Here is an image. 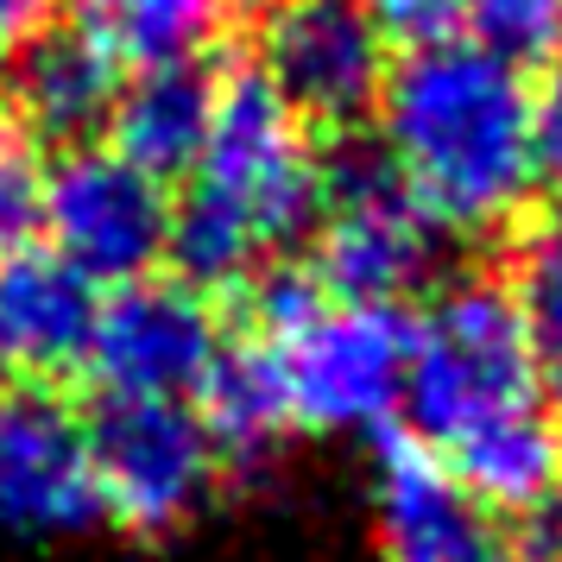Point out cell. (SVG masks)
Segmentation results:
<instances>
[{
  "instance_id": "6da1fadb",
  "label": "cell",
  "mask_w": 562,
  "mask_h": 562,
  "mask_svg": "<svg viewBox=\"0 0 562 562\" xmlns=\"http://www.w3.org/2000/svg\"><path fill=\"white\" fill-rule=\"evenodd\" d=\"M405 442L449 468L486 512H531L562 481V417L537 385V360L506 279H449L411 316Z\"/></svg>"
},
{
  "instance_id": "7a4b0ae2",
  "label": "cell",
  "mask_w": 562,
  "mask_h": 562,
  "mask_svg": "<svg viewBox=\"0 0 562 562\" xmlns=\"http://www.w3.org/2000/svg\"><path fill=\"white\" fill-rule=\"evenodd\" d=\"M367 133L442 240H493L531 222L543 183L525 70L474 45L405 52L392 57Z\"/></svg>"
},
{
  "instance_id": "3957f363",
  "label": "cell",
  "mask_w": 562,
  "mask_h": 562,
  "mask_svg": "<svg viewBox=\"0 0 562 562\" xmlns=\"http://www.w3.org/2000/svg\"><path fill=\"white\" fill-rule=\"evenodd\" d=\"M316 222V146L297 114L254 77H222V102L190 178L171 190V272L215 291L247 284L279 266Z\"/></svg>"
},
{
  "instance_id": "277c9868",
  "label": "cell",
  "mask_w": 562,
  "mask_h": 562,
  "mask_svg": "<svg viewBox=\"0 0 562 562\" xmlns=\"http://www.w3.org/2000/svg\"><path fill=\"white\" fill-rule=\"evenodd\" d=\"M310 279L335 304L405 310L417 284L442 266V234L417 215L373 133H348L316 153V222H310Z\"/></svg>"
},
{
  "instance_id": "5b68a950",
  "label": "cell",
  "mask_w": 562,
  "mask_h": 562,
  "mask_svg": "<svg viewBox=\"0 0 562 562\" xmlns=\"http://www.w3.org/2000/svg\"><path fill=\"white\" fill-rule=\"evenodd\" d=\"M279 367L291 430L367 436L385 430L405 405L411 367V310L392 304H316L279 335H254Z\"/></svg>"
},
{
  "instance_id": "8992f818",
  "label": "cell",
  "mask_w": 562,
  "mask_h": 562,
  "mask_svg": "<svg viewBox=\"0 0 562 562\" xmlns=\"http://www.w3.org/2000/svg\"><path fill=\"white\" fill-rule=\"evenodd\" d=\"M254 77L297 114L304 133L348 139L373 127L392 45L367 0H259Z\"/></svg>"
},
{
  "instance_id": "52a82bcc",
  "label": "cell",
  "mask_w": 562,
  "mask_h": 562,
  "mask_svg": "<svg viewBox=\"0 0 562 562\" xmlns=\"http://www.w3.org/2000/svg\"><path fill=\"white\" fill-rule=\"evenodd\" d=\"M82 436L102 518L133 537H165L190 525L228 474L196 405L183 398H102L82 417Z\"/></svg>"
},
{
  "instance_id": "ba28073f",
  "label": "cell",
  "mask_w": 562,
  "mask_h": 562,
  "mask_svg": "<svg viewBox=\"0 0 562 562\" xmlns=\"http://www.w3.org/2000/svg\"><path fill=\"white\" fill-rule=\"evenodd\" d=\"M38 228L64 266H77L95 291L153 279L171 247V183L133 171L108 146H82L45 165Z\"/></svg>"
},
{
  "instance_id": "9c48e42d",
  "label": "cell",
  "mask_w": 562,
  "mask_h": 562,
  "mask_svg": "<svg viewBox=\"0 0 562 562\" xmlns=\"http://www.w3.org/2000/svg\"><path fill=\"white\" fill-rule=\"evenodd\" d=\"M228 348L215 297L178 272H153L139 284L108 291L95 310L82 373L102 385V398H196L209 367Z\"/></svg>"
},
{
  "instance_id": "30bf717a",
  "label": "cell",
  "mask_w": 562,
  "mask_h": 562,
  "mask_svg": "<svg viewBox=\"0 0 562 562\" xmlns=\"http://www.w3.org/2000/svg\"><path fill=\"white\" fill-rule=\"evenodd\" d=\"M102 518L77 405L38 385H0V537H77Z\"/></svg>"
},
{
  "instance_id": "8fae6325",
  "label": "cell",
  "mask_w": 562,
  "mask_h": 562,
  "mask_svg": "<svg viewBox=\"0 0 562 562\" xmlns=\"http://www.w3.org/2000/svg\"><path fill=\"white\" fill-rule=\"evenodd\" d=\"M114 89H121V70L108 64V52L82 20H70V26L45 20L0 64V114L32 146H64V153L95 146L108 127V108H114Z\"/></svg>"
},
{
  "instance_id": "7c38bea8",
  "label": "cell",
  "mask_w": 562,
  "mask_h": 562,
  "mask_svg": "<svg viewBox=\"0 0 562 562\" xmlns=\"http://www.w3.org/2000/svg\"><path fill=\"white\" fill-rule=\"evenodd\" d=\"M95 310L102 291L77 266H64L45 240L0 254V385L57 392V380L82 373Z\"/></svg>"
},
{
  "instance_id": "4fadbf2b",
  "label": "cell",
  "mask_w": 562,
  "mask_h": 562,
  "mask_svg": "<svg viewBox=\"0 0 562 562\" xmlns=\"http://www.w3.org/2000/svg\"><path fill=\"white\" fill-rule=\"evenodd\" d=\"M380 562H518L499 512L468 499L449 468L405 436L380 449Z\"/></svg>"
},
{
  "instance_id": "5bb4252c",
  "label": "cell",
  "mask_w": 562,
  "mask_h": 562,
  "mask_svg": "<svg viewBox=\"0 0 562 562\" xmlns=\"http://www.w3.org/2000/svg\"><path fill=\"white\" fill-rule=\"evenodd\" d=\"M215 102H222L215 57L209 64H171V70H133L114 89L102 139H108V153H121L133 171H146V178L178 190L190 178L196 153H203Z\"/></svg>"
},
{
  "instance_id": "9a60e30c",
  "label": "cell",
  "mask_w": 562,
  "mask_h": 562,
  "mask_svg": "<svg viewBox=\"0 0 562 562\" xmlns=\"http://www.w3.org/2000/svg\"><path fill=\"white\" fill-rule=\"evenodd\" d=\"M190 405L203 417L222 468H259V461L279 456V442L291 436V405H284L279 367L266 355V341H254V335L222 348V360L209 367L203 392Z\"/></svg>"
},
{
  "instance_id": "2e32d148",
  "label": "cell",
  "mask_w": 562,
  "mask_h": 562,
  "mask_svg": "<svg viewBox=\"0 0 562 562\" xmlns=\"http://www.w3.org/2000/svg\"><path fill=\"white\" fill-rule=\"evenodd\" d=\"M82 26L95 32V45L121 77L209 64L228 32V0H89Z\"/></svg>"
},
{
  "instance_id": "e0dca14e",
  "label": "cell",
  "mask_w": 562,
  "mask_h": 562,
  "mask_svg": "<svg viewBox=\"0 0 562 562\" xmlns=\"http://www.w3.org/2000/svg\"><path fill=\"white\" fill-rule=\"evenodd\" d=\"M506 291H512V304H518L525 341H531L537 385H543L550 411L562 417V209L525 222Z\"/></svg>"
},
{
  "instance_id": "ac0fdd59",
  "label": "cell",
  "mask_w": 562,
  "mask_h": 562,
  "mask_svg": "<svg viewBox=\"0 0 562 562\" xmlns=\"http://www.w3.org/2000/svg\"><path fill=\"white\" fill-rule=\"evenodd\" d=\"M461 45L499 57L512 70H550L562 57V0H468Z\"/></svg>"
},
{
  "instance_id": "d6986e66",
  "label": "cell",
  "mask_w": 562,
  "mask_h": 562,
  "mask_svg": "<svg viewBox=\"0 0 562 562\" xmlns=\"http://www.w3.org/2000/svg\"><path fill=\"white\" fill-rule=\"evenodd\" d=\"M38 209H45V158L0 114V254L38 240Z\"/></svg>"
},
{
  "instance_id": "ffe728a7",
  "label": "cell",
  "mask_w": 562,
  "mask_h": 562,
  "mask_svg": "<svg viewBox=\"0 0 562 562\" xmlns=\"http://www.w3.org/2000/svg\"><path fill=\"white\" fill-rule=\"evenodd\" d=\"M380 20L385 45L405 52H430V45H461V13L468 0H367Z\"/></svg>"
},
{
  "instance_id": "44dd1931",
  "label": "cell",
  "mask_w": 562,
  "mask_h": 562,
  "mask_svg": "<svg viewBox=\"0 0 562 562\" xmlns=\"http://www.w3.org/2000/svg\"><path fill=\"white\" fill-rule=\"evenodd\" d=\"M531 114H537V183H550L562 196V57L531 82Z\"/></svg>"
},
{
  "instance_id": "7402d4cb",
  "label": "cell",
  "mask_w": 562,
  "mask_h": 562,
  "mask_svg": "<svg viewBox=\"0 0 562 562\" xmlns=\"http://www.w3.org/2000/svg\"><path fill=\"white\" fill-rule=\"evenodd\" d=\"M512 550H518V562H562V481L531 512H518Z\"/></svg>"
},
{
  "instance_id": "603a6c76",
  "label": "cell",
  "mask_w": 562,
  "mask_h": 562,
  "mask_svg": "<svg viewBox=\"0 0 562 562\" xmlns=\"http://www.w3.org/2000/svg\"><path fill=\"white\" fill-rule=\"evenodd\" d=\"M45 7H52V0H0V64H7V52H13L26 32L45 26Z\"/></svg>"
}]
</instances>
